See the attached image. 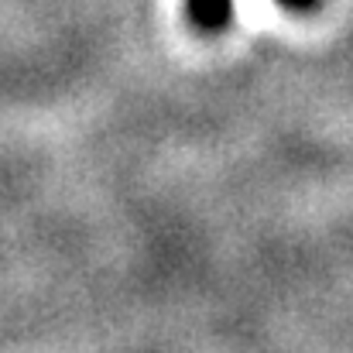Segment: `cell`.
Here are the masks:
<instances>
[{
  "label": "cell",
  "instance_id": "obj_1",
  "mask_svg": "<svg viewBox=\"0 0 353 353\" xmlns=\"http://www.w3.org/2000/svg\"><path fill=\"white\" fill-rule=\"evenodd\" d=\"M288 10H312L319 0H278ZM185 14L199 31H223L230 21V0H185Z\"/></svg>",
  "mask_w": 353,
  "mask_h": 353
}]
</instances>
